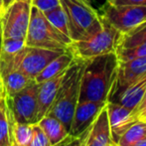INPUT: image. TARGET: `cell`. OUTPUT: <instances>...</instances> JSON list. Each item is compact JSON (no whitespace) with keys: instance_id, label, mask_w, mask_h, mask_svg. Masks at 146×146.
<instances>
[{"instance_id":"obj_1","label":"cell","mask_w":146,"mask_h":146,"mask_svg":"<svg viewBox=\"0 0 146 146\" xmlns=\"http://www.w3.org/2000/svg\"><path fill=\"white\" fill-rule=\"evenodd\" d=\"M117 65L115 52L86 60L80 84L79 102H108L115 80Z\"/></svg>"},{"instance_id":"obj_2","label":"cell","mask_w":146,"mask_h":146,"mask_svg":"<svg viewBox=\"0 0 146 146\" xmlns=\"http://www.w3.org/2000/svg\"><path fill=\"white\" fill-rule=\"evenodd\" d=\"M84 66L85 61L75 59L68 68L56 98L46 114L58 118L68 131L70 130L74 112L79 102L80 84Z\"/></svg>"},{"instance_id":"obj_3","label":"cell","mask_w":146,"mask_h":146,"mask_svg":"<svg viewBox=\"0 0 146 146\" xmlns=\"http://www.w3.org/2000/svg\"><path fill=\"white\" fill-rule=\"evenodd\" d=\"M67 16L72 41L84 40L100 32L104 21L88 0H60Z\"/></svg>"},{"instance_id":"obj_4","label":"cell","mask_w":146,"mask_h":146,"mask_svg":"<svg viewBox=\"0 0 146 146\" xmlns=\"http://www.w3.org/2000/svg\"><path fill=\"white\" fill-rule=\"evenodd\" d=\"M71 43V39L54 27L42 11L32 6L29 27L25 39L26 46L67 51Z\"/></svg>"},{"instance_id":"obj_5","label":"cell","mask_w":146,"mask_h":146,"mask_svg":"<svg viewBox=\"0 0 146 146\" xmlns=\"http://www.w3.org/2000/svg\"><path fill=\"white\" fill-rule=\"evenodd\" d=\"M119 35L120 33L115 28L104 22V27L100 32L84 40L72 41L68 50L75 59L86 61L100 55L115 52Z\"/></svg>"},{"instance_id":"obj_6","label":"cell","mask_w":146,"mask_h":146,"mask_svg":"<svg viewBox=\"0 0 146 146\" xmlns=\"http://www.w3.org/2000/svg\"><path fill=\"white\" fill-rule=\"evenodd\" d=\"M32 0H13L0 13L3 39L25 41L29 27Z\"/></svg>"},{"instance_id":"obj_7","label":"cell","mask_w":146,"mask_h":146,"mask_svg":"<svg viewBox=\"0 0 146 146\" xmlns=\"http://www.w3.org/2000/svg\"><path fill=\"white\" fill-rule=\"evenodd\" d=\"M98 13L104 23L115 28L120 34L146 22V6L142 5H114L106 1Z\"/></svg>"},{"instance_id":"obj_8","label":"cell","mask_w":146,"mask_h":146,"mask_svg":"<svg viewBox=\"0 0 146 146\" xmlns=\"http://www.w3.org/2000/svg\"><path fill=\"white\" fill-rule=\"evenodd\" d=\"M38 84H32L23 88L12 98H7L8 108L13 118L21 123L34 124L38 122L37 119V94H38Z\"/></svg>"},{"instance_id":"obj_9","label":"cell","mask_w":146,"mask_h":146,"mask_svg":"<svg viewBox=\"0 0 146 146\" xmlns=\"http://www.w3.org/2000/svg\"><path fill=\"white\" fill-rule=\"evenodd\" d=\"M65 51H55L49 49L25 46L18 53V69L32 79L42 72V70L55 58Z\"/></svg>"},{"instance_id":"obj_10","label":"cell","mask_w":146,"mask_h":146,"mask_svg":"<svg viewBox=\"0 0 146 146\" xmlns=\"http://www.w3.org/2000/svg\"><path fill=\"white\" fill-rule=\"evenodd\" d=\"M146 74V57L129 61H118L116 76L110 94L108 102L116 98L126 88Z\"/></svg>"},{"instance_id":"obj_11","label":"cell","mask_w":146,"mask_h":146,"mask_svg":"<svg viewBox=\"0 0 146 146\" xmlns=\"http://www.w3.org/2000/svg\"><path fill=\"white\" fill-rule=\"evenodd\" d=\"M106 104L108 102L104 104L88 100L78 102L70 126L69 134L72 136H78L87 130Z\"/></svg>"},{"instance_id":"obj_12","label":"cell","mask_w":146,"mask_h":146,"mask_svg":"<svg viewBox=\"0 0 146 146\" xmlns=\"http://www.w3.org/2000/svg\"><path fill=\"white\" fill-rule=\"evenodd\" d=\"M86 146H116L111 136L106 104L90 126Z\"/></svg>"},{"instance_id":"obj_13","label":"cell","mask_w":146,"mask_h":146,"mask_svg":"<svg viewBox=\"0 0 146 146\" xmlns=\"http://www.w3.org/2000/svg\"><path fill=\"white\" fill-rule=\"evenodd\" d=\"M106 106H108V120H110V130H111V136L116 144L120 135L131 124H133L138 119V117L133 110H128L115 102H108Z\"/></svg>"},{"instance_id":"obj_14","label":"cell","mask_w":146,"mask_h":146,"mask_svg":"<svg viewBox=\"0 0 146 146\" xmlns=\"http://www.w3.org/2000/svg\"><path fill=\"white\" fill-rule=\"evenodd\" d=\"M67 71V70H66ZM65 72L59 74L58 76L49 79L45 82L38 84V94H37V102H38V110H37V119L38 121L42 117L47 114L48 110L52 106L57 94L59 92V88L62 85Z\"/></svg>"},{"instance_id":"obj_15","label":"cell","mask_w":146,"mask_h":146,"mask_svg":"<svg viewBox=\"0 0 146 146\" xmlns=\"http://www.w3.org/2000/svg\"><path fill=\"white\" fill-rule=\"evenodd\" d=\"M146 90V74L137 80L135 83L126 88L116 98L111 100V102H115L124 108L131 110L136 113V110L142 100L144 92ZM137 115V114H136Z\"/></svg>"},{"instance_id":"obj_16","label":"cell","mask_w":146,"mask_h":146,"mask_svg":"<svg viewBox=\"0 0 146 146\" xmlns=\"http://www.w3.org/2000/svg\"><path fill=\"white\" fill-rule=\"evenodd\" d=\"M74 61H75V57L73 56V54L69 50L65 51L60 56L55 58L53 61H51L42 70V72L35 78V83L40 84L42 82H45L47 80L56 77L59 74L65 72L73 64Z\"/></svg>"},{"instance_id":"obj_17","label":"cell","mask_w":146,"mask_h":146,"mask_svg":"<svg viewBox=\"0 0 146 146\" xmlns=\"http://www.w3.org/2000/svg\"><path fill=\"white\" fill-rule=\"evenodd\" d=\"M37 124L44 131L52 146L59 144L70 135L65 125L58 118L52 115H45L37 122Z\"/></svg>"},{"instance_id":"obj_18","label":"cell","mask_w":146,"mask_h":146,"mask_svg":"<svg viewBox=\"0 0 146 146\" xmlns=\"http://www.w3.org/2000/svg\"><path fill=\"white\" fill-rule=\"evenodd\" d=\"M4 94L7 98H12L17 92L35 84V80L24 74L20 70H15L1 78Z\"/></svg>"},{"instance_id":"obj_19","label":"cell","mask_w":146,"mask_h":146,"mask_svg":"<svg viewBox=\"0 0 146 146\" xmlns=\"http://www.w3.org/2000/svg\"><path fill=\"white\" fill-rule=\"evenodd\" d=\"M33 133V124L16 121L10 112V138L11 146H27Z\"/></svg>"},{"instance_id":"obj_20","label":"cell","mask_w":146,"mask_h":146,"mask_svg":"<svg viewBox=\"0 0 146 146\" xmlns=\"http://www.w3.org/2000/svg\"><path fill=\"white\" fill-rule=\"evenodd\" d=\"M146 42V22L133 28L130 31L119 35L116 49H127Z\"/></svg>"},{"instance_id":"obj_21","label":"cell","mask_w":146,"mask_h":146,"mask_svg":"<svg viewBox=\"0 0 146 146\" xmlns=\"http://www.w3.org/2000/svg\"><path fill=\"white\" fill-rule=\"evenodd\" d=\"M144 138H146V121L137 119L120 135L116 146H128Z\"/></svg>"},{"instance_id":"obj_22","label":"cell","mask_w":146,"mask_h":146,"mask_svg":"<svg viewBox=\"0 0 146 146\" xmlns=\"http://www.w3.org/2000/svg\"><path fill=\"white\" fill-rule=\"evenodd\" d=\"M0 146H11L10 110L4 94L0 100Z\"/></svg>"},{"instance_id":"obj_23","label":"cell","mask_w":146,"mask_h":146,"mask_svg":"<svg viewBox=\"0 0 146 146\" xmlns=\"http://www.w3.org/2000/svg\"><path fill=\"white\" fill-rule=\"evenodd\" d=\"M45 17L48 19V21L52 24L54 27H56L60 32H62L64 35L70 38V33H69V26H68V20L66 13L64 11L63 7L60 4L56 8L50 10V11L43 12ZM71 39V38H70ZM72 40V39H71Z\"/></svg>"},{"instance_id":"obj_24","label":"cell","mask_w":146,"mask_h":146,"mask_svg":"<svg viewBox=\"0 0 146 146\" xmlns=\"http://www.w3.org/2000/svg\"><path fill=\"white\" fill-rule=\"evenodd\" d=\"M118 61H129V60L146 57V42L127 49H117L115 50Z\"/></svg>"},{"instance_id":"obj_25","label":"cell","mask_w":146,"mask_h":146,"mask_svg":"<svg viewBox=\"0 0 146 146\" xmlns=\"http://www.w3.org/2000/svg\"><path fill=\"white\" fill-rule=\"evenodd\" d=\"M25 41L16 39H3L0 54L14 55L21 51L25 47Z\"/></svg>"},{"instance_id":"obj_26","label":"cell","mask_w":146,"mask_h":146,"mask_svg":"<svg viewBox=\"0 0 146 146\" xmlns=\"http://www.w3.org/2000/svg\"><path fill=\"white\" fill-rule=\"evenodd\" d=\"M27 146H52L48 137L37 123L33 124V133L29 144Z\"/></svg>"},{"instance_id":"obj_27","label":"cell","mask_w":146,"mask_h":146,"mask_svg":"<svg viewBox=\"0 0 146 146\" xmlns=\"http://www.w3.org/2000/svg\"><path fill=\"white\" fill-rule=\"evenodd\" d=\"M88 130H90V127H88L87 130L84 131L82 134L78 135V136L69 135V136L66 139H64L62 142H60L59 144H57L55 146H86Z\"/></svg>"},{"instance_id":"obj_28","label":"cell","mask_w":146,"mask_h":146,"mask_svg":"<svg viewBox=\"0 0 146 146\" xmlns=\"http://www.w3.org/2000/svg\"><path fill=\"white\" fill-rule=\"evenodd\" d=\"M60 0H32V6L42 12H47L60 5Z\"/></svg>"},{"instance_id":"obj_29","label":"cell","mask_w":146,"mask_h":146,"mask_svg":"<svg viewBox=\"0 0 146 146\" xmlns=\"http://www.w3.org/2000/svg\"><path fill=\"white\" fill-rule=\"evenodd\" d=\"M114 5H142L146 6V0H113Z\"/></svg>"},{"instance_id":"obj_30","label":"cell","mask_w":146,"mask_h":146,"mask_svg":"<svg viewBox=\"0 0 146 146\" xmlns=\"http://www.w3.org/2000/svg\"><path fill=\"white\" fill-rule=\"evenodd\" d=\"M145 110H146V90L144 92V96H143L142 100H141L140 104H139L138 108H137V110H136V114H137L138 119H139V116H140Z\"/></svg>"},{"instance_id":"obj_31","label":"cell","mask_w":146,"mask_h":146,"mask_svg":"<svg viewBox=\"0 0 146 146\" xmlns=\"http://www.w3.org/2000/svg\"><path fill=\"white\" fill-rule=\"evenodd\" d=\"M128 146H146V138L141 139V140H139V141H136V142L132 143V144H130Z\"/></svg>"},{"instance_id":"obj_32","label":"cell","mask_w":146,"mask_h":146,"mask_svg":"<svg viewBox=\"0 0 146 146\" xmlns=\"http://www.w3.org/2000/svg\"><path fill=\"white\" fill-rule=\"evenodd\" d=\"M4 90H3V86H2V82H1V78H0V100H1L2 96H3Z\"/></svg>"},{"instance_id":"obj_33","label":"cell","mask_w":146,"mask_h":146,"mask_svg":"<svg viewBox=\"0 0 146 146\" xmlns=\"http://www.w3.org/2000/svg\"><path fill=\"white\" fill-rule=\"evenodd\" d=\"M12 1H13V0H2V2H3V9L5 7H7Z\"/></svg>"},{"instance_id":"obj_34","label":"cell","mask_w":146,"mask_h":146,"mask_svg":"<svg viewBox=\"0 0 146 146\" xmlns=\"http://www.w3.org/2000/svg\"><path fill=\"white\" fill-rule=\"evenodd\" d=\"M2 41H3V37H2L1 27H0V52H1V46H2Z\"/></svg>"},{"instance_id":"obj_35","label":"cell","mask_w":146,"mask_h":146,"mask_svg":"<svg viewBox=\"0 0 146 146\" xmlns=\"http://www.w3.org/2000/svg\"><path fill=\"white\" fill-rule=\"evenodd\" d=\"M2 10H3V2H2V0H0V13Z\"/></svg>"},{"instance_id":"obj_36","label":"cell","mask_w":146,"mask_h":146,"mask_svg":"<svg viewBox=\"0 0 146 146\" xmlns=\"http://www.w3.org/2000/svg\"><path fill=\"white\" fill-rule=\"evenodd\" d=\"M139 119H142V120H145L146 121V113L144 114V115H143V116H141L140 117V118H139Z\"/></svg>"},{"instance_id":"obj_37","label":"cell","mask_w":146,"mask_h":146,"mask_svg":"<svg viewBox=\"0 0 146 146\" xmlns=\"http://www.w3.org/2000/svg\"><path fill=\"white\" fill-rule=\"evenodd\" d=\"M145 113H146V110H145V111H144V112H143V113H142V114H141V115H140V116H139V118H140V117H141V116H143V115H144V114H145Z\"/></svg>"},{"instance_id":"obj_38","label":"cell","mask_w":146,"mask_h":146,"mask_svg":"<svg viewBox=\"0 0 146 146\" xmlns=\"http://www.w3.org/2000/svg\"><path fill=\"white\" fill-rule=\"evenodd\" d=\"M106 2H110V3H111V2L113 1V0H106Z\"/></svg>"},{"instance_id":"obj_39","label":"cell","mask_w":146,"mask_h":146,"mask_svg":"<svg viewBox=\"0 0 146 146\" xmlns=\"http://www.w3.org/2000/svg\"><path fill=\"white\" fill-rule=\"evenodd\" d=\"M88 2H90V0H88Z\"/></svg>"}]
</instances>
